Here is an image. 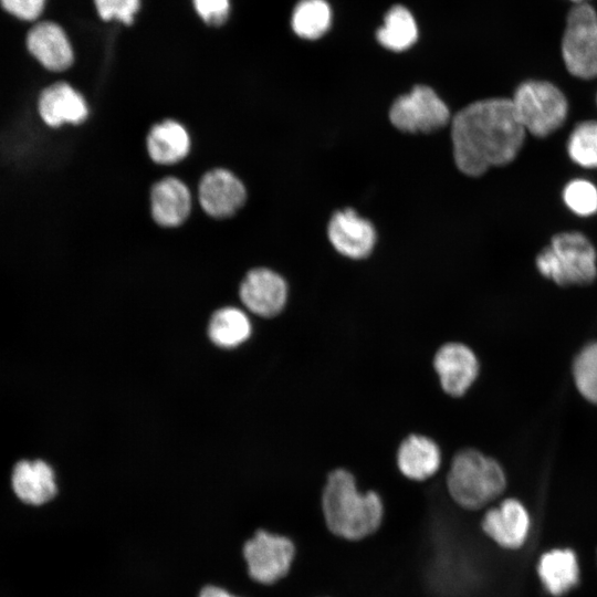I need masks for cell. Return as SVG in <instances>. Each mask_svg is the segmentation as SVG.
<instances>
[{"label":"cell","mask_w":597,"mask_h":597,"mask_svg":"<svg viewBox=\"0 0 597 597\" xmlns=\"http://www.w3.org/2000/svg\"><path fill=\"white\" fill-rule=\"evenodd\" d=\"M521 125L531 135L544 138L556 132L566 121L568 102L553 83L528 80L516 88L511 100Z\"/></svg>","instance_id":"cell-5"},{"label":"cell","mask_w":597,"mask_h":597,"mask_svg":"<svg viewBox=\"0 0 597 597\" xmlns=\"http://www.w3.org/2000/svg\"><path fill=\"white\" fill-rule=\"evenodd\" d=\"M563 200L577 216L589 217L597 212V188L589 180H570L563 190Z\"/></svg>","instance_id":"cell-26"},{"label":"cell","mask_w":597,"mask_h":597,"mask_svg":"<svg viewBox=\"0 0 597 597\" xmlns=\"http://www.w3.org/2000/svg\"><path fill=\"white\" fill-rule=\"evenodd\" d=\"M243 555L252 579L271 585L291 569L295 556L294 543L286 536L259 530L243 547Z\"/></svg>","instance_id":"cell-8"},{"label":"cell","mask_w":597,"mask_h":597,"mask_svg":"<svg viewBox=\"0 0 597 597\" xmlns=\"http://www.w3.org/2000/svg\"><path fill=\"white\" fill-rule=\"evenodd\" d=\"M28 52L44 69L61 72L74 60L72 45L64 30L52 21L35 23L25 38Z\"/></svg>","instance_id":"cell-14"},{"label":"cell","mask_w":597,"mask_h":597,"mask_svg":"<svg viewBox=\"0 0 597 597\" xmlns=\"http://www.w3.org/2000/svg\"><path fill=\"white\" fill-rule=\"evenodd\" d=\"M573 373L579 392L597 404V343L583 348L574 362Z\"/></svg>","instance_id":"cell-25"},{"label":"cell","mask_w":597,"mask_h":597,"mask_svg":"<svg viewBox=\"0 0 597 597\" xmlns=\"http://www.w3.org/2000/svg\"><path fill=\"white\" fill-rule=\"evenodd\" d=\"M4 11L22 21L36 20L45 6V0H0Z\"/></svg>","instance_id":"cell-28"},{"label":"cell","mask_w":597,"mask_h":597,"mask_svg":"<svg viewBox=\"0 0 597 597\" xmlns=\"http://www.w3.org/2000/svg\"><path fill=\"white\" fill-rule=\"evenodd\" d=\"M292 29L298 36L315 40L327 32L332 10L325 0H301L292 14Z\"/></svg>","instance_id":"cell-23"},{"label":"cell","mask_w":597,"mask_h":597,"mask_svg":"<svg viewBox=\"0 0 597 597\" xmlns=\"http://www.w3.org/2000/svg\"><path fill=\"white\" fill-rule=\"evenodd\" d=\"M199 15L207 22L219 24L229 12V0H193Z\"/></svg>","instance_id":"cell-29"},{"label":"cell","mask_w":597,"mask_h":597,"mask_svg":"<svg viewBox=\"0 0 597 597\" xmlns=\"http://www.w3.org/2000/svg\"><path fill=\"white\" fill-rule=\"evenodd\" d=\"M199 199L208 214L226 218L233 214L243 205L245 189L230 171L214 169L202 177L199 185Z\"/></svg>","instance_id":"cell-15"},{"label":"cell","mask_w":597,"mask_h":597,"mask_svg":"<svg viewBox=\"0 0 597 597\" xmlns=\"http://www.w3.org/2000/svg\"><path fill=\"white\" fill-rule=\"evenodd\" d=\"M190 139L185 127L175 121H165L155 125L147 137V149L151 159L169 165L187 156Z\"/></svg>","instance_id":"cell-20"},{"label":"cell","mask_w":597,"mask_h":597,"mask_svg":"<svg viewBox=\"0 0 597 597\" xmlns=\"http://www.w3.org/2000/svg\"><path fill=\"white\" fill-rule=\"evenodd\" d=\"M596 262L593 243L578 231L555 234L535 261L540 273L561 286L591 283L597 275Z\"/></svg>","instance_id":"cell-4"},{"label":"cell","mask_w":597,"mask_h":597,"mask_svg":"<svg viewBox=\"0 0 597 597\" xmlns=\"http://www.w3.org/2000/svg\"><path fill=\"white\" fill-rule=\"evenodd\" d=\"M562 55L572 75L597 77V12L586 2L573 7L567 14Z\"/></svg>","instance_id":"cell-6"},{"label":"cell","mask_w":597,"mask_h":597,"mask_svg":"<svg viewBox=\"0 0 597 597\" xmlns=\"http://www.w3.org/2000/svg\"><path fill=\"white\" fill-rule=\"evenodd\" d=\"M327 234L338 253L355 260L368 256L376 243L374 226L353 209L334 213Z\"/></svg>","instance_id":"cell-13"},{"label":"cell","mask_w":597,"mask_h":597,"mask_svg":"<svg viewBox=\"0 0 597 597\" xmlns=\"http://www.w3.org/2000/svg\"><path fill=\"white\" fill-rule=\"evenodd\" d=\"M389 119L402 132L431 133L448 124L450 111L431 87L417 85L392 103Z\"/></svg>","instance_id":"cell-7"},{"label":"cell","mask_w":597,"mask_h":597,"mask_svg":"<svg viewBox=\"0 0 597 597\" xmlns=\"http://www.w3.org/2000/svg\"><path fill=\"white\" fill-rule=\"evenodd\" d=\"M537 574L549 595L564 596L579 583L580 568L576 553L570 548L545 552L538 561Z\"/></svg>","instance_id":"cell-17"},{"label":"cell","mask_w":597,"mask_h":597,"mask_svg":"<svg viewBox=\"0 0 597 597\" xmlns=\"http://www.w3.org/2000/svg\"><path fill=\"white\" fill-rule=\"evenodd\" d=\"M36 112L48 127L83 123L88 114L83 95L66 82H55L44 87L36 100Z\"/></svg>","instance_id":"cell-11"},{"label":"cell","mask_w":597,"mask_h":597,"mask_svg":"<svg viewBox=\"0 0 597 597\" xmlns=\"http://www.w3.org/2000/svg\"><path fill=\"white\" fill-rule=\"evenodd\" d=\"M199 597H234V596H231L228 591H226L222 588L214 587V586H207L201 590Z\"/></svg>","instance_id":"cell-30"},{"label":"cell","mask_w":597,"mask_h":597,"mask_svg":"<svg viewBox=\"0 0 597 597\" xmlns=\"http://www.w3.org/2000/svg\"><path fill=\"white\" fill-rule=\"evenodd\" d=\"M418 39L413 15L402 6L392 7L385 15L384 25L377 31L379 43L391 51L409 49Z\"/></svg>","instance_id":"cell-21"},{"label":"cell","mask_w":597,"mask_h":597,"mask_svg":"<svg viewBox=\"0 0 597 597\" xmlns=\"http://www.w3.org/2000/svg\"><path fill=\"white\" fill-rule=\"evenodd\" d=\"M12 488L15 495L28 504L41 505L56 494L55 476L52 468L42 460H22L12 472Z\"/></svg>","instance_id":"cell-18"},{"label":"cell","mask_w":597,"mask_h":597,"mask_svg":"<svg viewBox=\"0 0 597 597\" xmlns=\"http://www.w3.org/2000/svg\"><path fill=\"white\" fill-rule=\"evenodd\" d=\"M481 528L499 546L517 549L528 537L531 519L519 500L505 499L484 513Z\"/></svg>","instance_id":"cell-10"},{"label":"cell","mask_w":597,"mask_h":597,"mask_svg":"<svg viewBox=\"0 0 597 597\" xmlns=\"http://www.w3.org/2000/svg\"><path fill=\"white\" fill-rule=\"evenodd\" d=\"M321 509L327 530L350 542L375 534L385 516L381 496L373 490L362 492L354 474L344 468L328 473L322 490Z\"/></svg>","instance_id":"cell-2"},{"label":"cell","mask_w":597,"mask_h":597,"mask_svg":"<svg viewBox=\"0 0 597 597\" xmlns=\"http://www.w3.org/2000/svg\"><path fill=\"white\" fill-rule=\"evenodd\" d=\"M525 129L503 97L474 102L457 113L451 124L453 157L464 175L476 177L504 166L519 155Z\"/></svg>","instance_id":"cell-1"},{"label":"cell","mask_w":597,"mask_h":597,"mask_svg":"<svg viewBox=\"0 0 597 597\" xmlns=\"http://www.w3.org/2000/svg\"><path fill=\"white\" fill-rule=\"evenodd\" d=\"M100 17L104 20L118 19L130 24L139 8V0H94Z\"/></svg>","instance_id":"cell-27"},{"label":"cell","mask_w":597,"mask_h":597,"mask_svg":"<svg viewBox=\"0 0 597 597\" xmlns=\"http://www.w3.org/2000/svg\"><path fill=\"white\" fill-rule=\"evenodd\" d=\"M240 297L254 314L272 317L285 306L287 285L276 272L269 269H254L243 279Z\"/></svg>","instance_id":"cell-12"},{"label":"cell","mask_w":597,"mask_h":597,"mask_svg":"<svg viewBox=\"0 0 597 597\" xmlns=\"http://www.w3.org/2000/svg\"><path fill=\"white\" fill-rule=\"evenodd\" d=\"M433 368L442 390L449 396L461 397L475 381L479 362L465 344L448 342L436 352Z\"/></svg>","instance_id":"cell-9"},{"label":"cell","mask_w":597,"mask_h":597,"mask_svg":"<svg viewBox=\"0 0 597 597\" xmlns=\"http://www.w3.org/2000/svg\"><path fill=\"white\" fill-rule=\"evenodd\" d=\"M569 158L584 168H597V121L575 126L567 140Z\"/></svg>","instance_id":"cell-24"},{"label":"cell","mask_w":597,"mask_h":597,"mask_svg":"<svg viewBox=\"0 0 597 597\" xmlns=\"http://www.w3.org/2000/svg\"><path fill=\"white\" fill-rule=\"evenodd\" d=\"M208 332L216 345L232 348L249 338L251 324L248 316L239 308L223 307L212 315Z\"/></svg>","instance_id":"cell-22"},{"label":"cell","mask_w":597,"mask_h":597,"mask_svg":"<svg viewBox=\"0 0 597 597\" xmlns=\"http://www.w3.org/2000/svg\"><path fill=\"white\" fill-rule=\"evenodd\" d=\"M154 220L164 227H176L188 217L191 198L186 185L176 178L157 182L150 196Z\"/></svg>","instance_id":"cell-19"},{"label":"cell","mask_w":597,"mask_h":597,"mask_svg":"<svg viewBox=\"0 0 597 597\" xmlns=\"http://www.w3.org/2000/svg\"><path fill=\"white\" fill-rule=\"evenodd\" d=\"M573 1H576V2H579V3L585 2V0H573Z\"/></svg>","instance_id":"cell-31"},{"label":"cell","mask_w":597,"mask_h":597,"mask_svg":"<svg viewBox=\"0 0 597 597\" xmlns=\"http://www.w3.org/2000/svg\"><path fill=\"white\" fill-rule=\"evenodd\" d=\"M446 484L450 498L460 507L480 510L503 493L506 478L496 460L467 448L453 455Z\"/></svg>","instance_id":"cell-3"},{"label":"cell","mask_w":597,"mask_h":597,"mask_svg":"<svg viewBox=\"0 0 597 597\" xmlns=\"http://www.w3.org/2000/svg\"><path fill=\"white\" fill-rule=\"evenodd\" d=\"M441 451L430 437L411 433L398 447L396 462L400 473L411 481H426L441 465Z\"/></svg>","instance_id":"cell-16"}]
</instances>
